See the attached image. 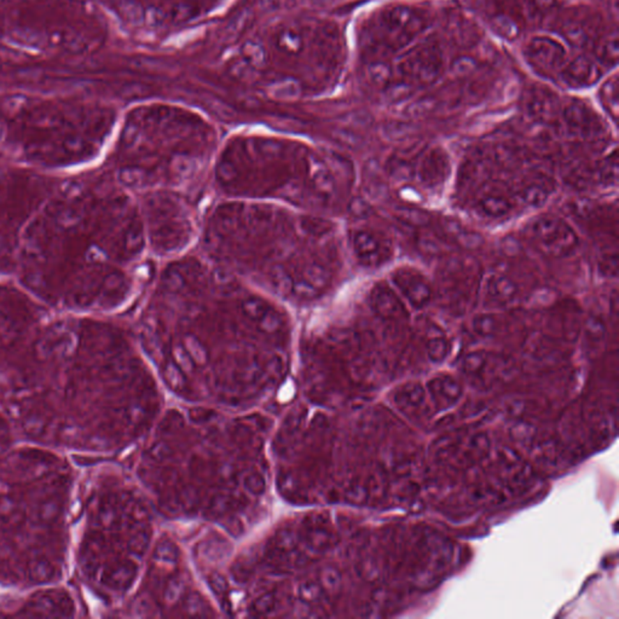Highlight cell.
I'll return each instance as SVG.
<instances>
[{"label":"cell","instance_id":"obj_7","mask_svg":"<svg viewBox=\"0 0 619 619\" xmlns=\"http://www.w3.org/2000/svg\"><path fill=\"white\" fill-rule=\"evenodd\" d=\"M353 248L358 258L368 267H380L389 262L394 252L389 237L374 230L358 231L353 237Z\"/></svg>","mask_w":619,"mask_h":619},{"label":"cell","instance_id":"obj_1","mask_svg":"<svg viewBox=\"0 0 619 619\" xmlns=\"http://www.w3.org/2000/svg\"><path fill=\"white\" fill-rule=\"evenodd\" d=\"M431 18L424 9L410 5H394L385 9L376 21L375 44L387 52L404 50L430 27Z\"/></svg>","mask_w":619,"mask_h":619},{"label":"cell","instance_id":"obj_22","mask_svg":"<svg viewBox=\"0 0 619 619\" xmlns=\"http://www.w3.org/2000/svg\"><path fill=\"white\" fill-rule=\"evenodd\" d=\"M472 328L480 336H489L498 328V321L491 315H479L473 318Z\"/></svg>","mask_w":619,"mask_h":619},{"label":"cell","instance_id":"obj_24","mask_svg":"<svg viewBox=\"0 0 619 619\" xmlns=\"http://www.w3.org/2000/svg\"><path fill=\"white\" fill-rule=\"evenodd\" d=\"M427 352L433 361H442L447 357L449 352V345L447 340L440 336L432 338L427 343Z\"/></svg>","mask_w":619,"mask_h":619},{"label":"cell","instance_id":"obj_8","mask_svg":"<svg viewBox=\"0 0 619 619\" xmlns=\"http://www.w3.org/2000/svg\"><path fill=\"white\" fill-rule=\"evenodd\" d=\"M450 158L442 148H431L416 163V179L427 189L443 186L450 176Z\"/></svg>","mask_w":619,"mask_h":619},{"label":"cell","instance_id":"obj_15","mask_svg":"<svg viewBox=\"0 0 619 619\" xmlns=\"http://www.w3.org/2000/svg\"><path fill=\"white\" fill-rule=\"evenodd\" d=\"M618 50L619 43L617 33L602 36L595 44V49H594V52L597 56L595 61L602 66H610V67L616 66L618 62Z\"/></svg>","mask_w":619,"mask_h":619},{"label":"cell","instance_id":"obj_23","mask_svg":"<svg viewBox=\"0 0 619 619\" xmlns=\"http://www.w3.org/2000/svg\"><path fill=\"white\" fill-rule=\"evenodd\" d=\"M488 363V356L485 352H472L463 361V371L470 375H477L483 371Z\"/></svg>","mask_w":619,"mask_h":619},{"label":"cell","instance_id":"obj_9","mask_svg":"<svg viewBox=\"0 0 619 619\" xmlns=\"http://www.w3.org/2000/svg\"><path fill=\"white\" fill-rule=\"evenodd\" d=\"M561 82L572 89H586L600 82L604 70L602 64L587 56L567 59L559 70Z\"/></svg>","mask_w":619,"mask_h":619},{"label":"cell","instance_id":"obj_4","mask_svg":"<svg viewBox=\"0 0 619 619\" xmlns=\"http://www.w3.org/2000/svg\"><path fill=\"white\" fill-rule=\"evenodd\" d=\"M391 280L394 290L410 308L415 310L425 308L433 299L432 283L417 269L412 267H398L392 272Z\"/></svg>","mask_w":619,"mask_h":619},{"label":"cell","instance_id":"obj_13","mask_svg":"<svg viewBox=\"0 0 619 619\" xmlns=\"http://www.w3.org/2000/svg\"><path fill=\"white\" fill-rule=\"evenodd\" d=\"M363 77L371 87L384 90L392 82L394 69L386 59H369L363 67Z\"/></svg>","mask_w":619,"mask_h":619},{"label":"cell","instance_id":"obj_6","mask_svg":"<svg viewBox=\"0 0 619 619\" xmlns=\"http://www.w3.org/2000/svg\"><path fill=\"white\" fill-rule=\"evenodd\" d=\"M561 119L566 130L572 136L579 138H592L600 136L604 131V124L597 112L582 100H574L561 109Z\"/></svg>","mask_w":619,"mask_h":619},{"label":"cell","instance_id":"obj_27","mask_svg":"<svg viewBox=\"0 0 619 619\" xmlns=\"http://www.w3.org/2000/svg\"><path fill=\"white\" fill-rule=\"evenodd\" d=\"M618 177V163L617 158H610L606 161L605 165L602 166V178L606 184H613L617 181Z\"/></svg>","mask_w":619,"mask_h":619},{"label":"cell","instance_id":"obj_29","mask_svg":"<svg viewBox=\"0 0 619 619\" xmlns=\"http://www.w3.org/2000/svg\"><path fill=\"white\" fill-rule=\"evenodd\" d=\"M529 6L538 11H546L551 9L555 3V0H526Z\"/></svg>","mask_w":619,"mask_h":619},{"label":"cell","instance_id":"obj_20","mask_svg":"<svg viewBox=\"0 0 619 619\" xmlns=\"http://www.w3.org/2000/svg\"><path fill=\"white\" fill-rule=\"evenodd\" d=\"M432 384H433L432 389L434 392H439L442 398H445L449 402L455 401L461 392L460 385L457 384L456 381L452 379L450 376L439 378V379L434 380Z\"/></svg>","mask_w":619,"mask_h":619},{"label":"cell","instance_id":"obj_19","mask_svg":"<svg viewBox=\"0 0 619 619\" xmlns=\"http://www.w3.org/2000/svg\"><path fill=\"white\" fill-rule=\"evenodd\" d=\"M414 87H415L412 85V82H407L401 77L398 82L392 80L387 87H385V96L387 100L396 103V102H401V100H407L408 97H410L412 95Z\"/></svg>","mask_w":619,"mask_h":619},{"label":"cell","instance_id":"obj_21","mask_svg":"<svg viewBox=\"0 0 619 619\" xmlns=\"http://www.w3.org/2000/svg\"><path fill=\"white\" fill-rule=\"evenodd\" d=\"M602 100L606 107L610 109V112L613 113L615 118H617L618 114V80L617 77H613L612 80L606 82L604 90H602Z\"/></svg>","mask_w":619,"mask_h":619},{"label":"cell","instance_id":"obj_10","mask_svg":"<svg viewBox=\"0 0 619 619\" xmlns=\"http://www.w3.org/2000/svg\"><path fill=\"white\" fill-rule=\"evenodd\" d=\"M371 304L376 315L386 321H398L407 317L405 303L391 285H376L371 292Z\"/></svg>","mask_w":619,"mask_h":619},{"label":"cell","instance_id":"obj_14","mask_svg":"<svg viewBox=\"0 0 619 619\" xmlns=\"http://www.w3.org/2000/svg\"><path fill=\"white\" fill-rule=\"evenodd\" d=\"M480 213L488 218H502L511 212L512 204L506 196L490 191L482 196L478 202Z\"/></svg>","mask_w":619,"mask_h":619},{"label":"cell","instance_id":"obj_5","mask_svg":"<svg viewBox=\"0 0 619 619\" xmlns=\"http://www.w3.org/2000/svg\"><path fill=\"white\" fill-rule=\"evenodd\" d=\"M530 64L541 72H559L569 59L564 43L549 36H533L525 47Z\"/></svg>","mask_w":619,"mask_h":619},{"label":"cell","instance_id":"obj_12","mask_svg":"<svg viewBox=\"0 0 619 619\" xmlns=\"http://www.w3.org/2000/svg\"><path fill=\"white\" fill-rule=\"evenodd\" d=\"M518 285L516 282L505 275L489 276L484 285V295L493 306L511 305L518 297Z\"/></svg>","mask_w":619,"mask_h":619},{"label":"cell","instance_id":"obj_28","mask_svg":"<svg viewBox=\"0 0 619 619\" xmlns=\"http://www.w3.org/2000/svg\"><path fill=\"white\" fill-rule=\"evenodd\" d=\"M587 331L588 335L592 338V339H602L604 334H605V328H604V325H602V322L599 320V318H594L592 317L587 323Z\"/></svg>","mask_w":619,"mask_h":619},{"label":"cell","instance_id":"obj_3","mask_svg":"<svg viewBox=\"0 0 619 619\" xmlns=\"http://www.w3.org/2000/svg\"><path fill=\"white\" fill-rule=\"evenodd\" d=\"M530 231L538 247L551 257L569 255L579 246V236L574 228L553 214H543L536 218Z\"/></svg>","mask_w":619,"mask_h":619},{"label":"cell","instance_id":"obj_25","mask_svg":"<svg viewBox=\"0 0 619 619\" xmlns=\"http://www.w3.org/2000/svg\"><path fill=\"white\" fill-rule=\"evenodd\" d=\"M422 389L420 387H407L402 391V394L398 396V402L401 404H407L409 407H417L422 402Z\"/></svg>","mask_w":619,"mask_h":619},{"label":"cell","instance_id":"obj_17","mask_svg":"<svg viewBox=\"0 0 619 619\" xmlns=\"http://www.w3.org/2000/svg\"><path fill=\"white\" fill-rule=\"evenodd\" d=\"M479 69V62L472 56H458L450 64V72L456 77H472Z\"/></svg>","mask_w":619,"mask_h":619},{"label":"cell","instance_id":"obj_18","mask_svg":"<svg viewBox=\"0 0 619 619\" xmlns=\"http://www.w3.org/2000/svg\"><path fill=\"white\" fill-rule=\"evenodd\" d=\"M520 196L525 204L531 206V207H539L547 201L549 191L542 184L532 183L521 190Z\"/></svg>","mask_w":619,"mask_h":619},{"label":"cell","instance_id":"obj_11","mask_svg":"<svg viewBox=\"0 0 619 619\" xmlns=\"http://www.w3.org/2000/svg\"><path fill=\"white\" fill-rule=\"evenodd\" d=\"M525 112L530 118L539 122H551L561 114L559 100L544 87L531 89L524 102Z\"/></svg>","mask_w":619,"mask_h":619},{"label":"cell","instance_id":"obj_16","mask_svg":"<svg viewBox=\"0 0 619 619\" xmlns=\"http://www.w3.org/2000/svg\"><path fill=\"white\" fill-rule=\"evenodd\" d=\"M493 32L507 40H514L519 36L520 27L514 18L508 15H498L491 21Z\"/></svg>","mask_w":619,"mask_h":619},{"label":"cell","instance_id":"obj_2","mask_svg":"<svg viewBox=\"0 0 619 619\" xmlns=\"http://www.w3.org/2000/svg\"><path fill=\"white\" fill-rule=\"evenodd\" d=\"M445 69L443 51L433 41L421 43L405 51L397 64L404 80L414 87H430L438 82Z\"/></svg>","mask_w":619,"mask_h":619},{"label":"cell","instance_id":"obj_26","mask_svg":"<svg viewBox=\"0 0 619 619\" xmlns=\"http://www.w3.org/2000/svg\"><path fill=\"white\" fill-rule=\"evenodd\" d=\"M398 216H399V219H402L409 224H414V225H421L426 222V216L424 213L409 207H403L402 209H399Z\"/></svg>","mask_w":619,"mask_h":619}]
</instances>
